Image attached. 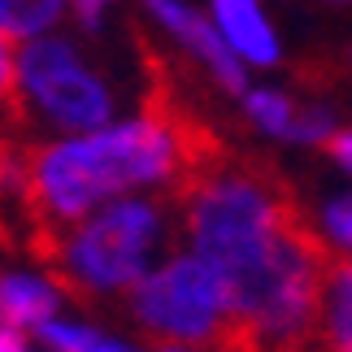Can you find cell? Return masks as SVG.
Listing matches in <instances>:
<instances>
[{
  "label": "cell",
  "instance_id": "1",
  "mask_svg": "<svg viewBox=\"0 0 352 352\" xmlns=\"http://www.w3.org/2000/svg\"><path fill=\"white\" fill-rule=\"evenodd\" d=\"M179 174H183V153L170 126H161L157 118L83 135L70 144L31 148V205H35L31 252L52 265L65 243V231L83 222L100 200L144 183H170L174 192Z\"/></svg>",
  "mask_w": 352,
  "mask_h": 352
},
{
  "label": "cell",
  "instance_id": "8",
  "mask_svg": "<svg viewBox=\"0 0 352 352\" xmlns=\"http://www.w3.org/2000/svg\"><path fill=\"white\" fill-rule=\"evenodd\" d=\"M57 314V292L39 278H0V322L5 327H39Z\"/></svg>",
  "mask_w": 352,
  "mask_h": 352
},
{
  "label": "cell",
  "instance_id": "7",
  "mask_svg": "<svg viewBox=\"0 0 352 352\" xmlns=\"http://www.w3.org/2000/svg\"><path fill=\"white\" fill-rule=\"evenodd\" d=\"M318 352H352V261L348 256H331L327 265Z\"/></svg>",
  "mask_w": 352,
  "mask_h": 352
},
{
  "label": "cell",
  "instance_id": "4",
  "mask_svg": "<svg viewBox=\"0 0 352 352\" xmlns=\"http://www.w3.org/2000/svg\"><path fill=\"white\" fill-rule=\"evenodd\" d=\"M18 83L44 109V118L65 131H96L113 113L109 87L65 39H31L18 57Z\"/></svg>",
  "mask_w": 352,
  "mask_h": 352
},
{
  "label": "cell",
  "instance_id": "15",
  "mask_svg": "<svg viewBox=\"0 0 352 352\" xmlns=\"http://www.w3.org/2000/svg\"><path fill=\"white\" fill-rule=\"evenodd\" d=\"M74 9H78V22H83L87 31H96V26H100V9H104V0H74Z\"/></svg>",
  "mask_w": 352,
  "mask_h": 352
},
{
  "label": "cell",
  "instance_id": "18",
  "mask_svg": "<svg viewBox=\"0 0 352 352\" xmlns=\"http://www.w3.org/2000/svg\"><path fill=\"white\" fill-rule=\"evenodd\" d=\"M157 352H187V348H179V344H161Z\"/></svg>",
  "mask_w": 352,
  "mask_h": 352
},
{
  "label": "cell",
  "instance_id": "13",
  "mask_svg": "<svg viewBox=\"0 0 352 352\" xmlns=\"http://www.w3.org/2000/svg\"><path fill=\"white\" fill-rule=\"evenodd\" d=\"M327 231H331V239L340 243V248L352 252V196H340V200L327 205Z\"/></svg>",
  "mask_w": 352,
  "mask_h": 352
},
{
  "label": "cell",
  "instance_id": "3",
  "mask_svg": "<svg viewBox=\"0 0 352 352\" xmlns=\"http://www.w3.org/2000/svg\"><path fill=\"white\" fill-rule=\"evenodd\" d=\"M131 309L144 331L179 344H205L209 352H222V344L231 340L222 283L200 256H174L131 283Z\"/></svg>",
  "mask_w": 352,
  "mask_h": 352
},
{
  "label": "cell",
  "instance_id": "17",
  "mask_svg": "<svg viewBox=\"0 0 352 352\" xmlns=\"http://www.w3.org/2000/svg\"><path fill=\"white\" fill-rule=\"evenodd\" d=\"M91 352H135V348H126V344H104V340H96V344H91Z\"/></svg>",
  "mask_w": 352,
  "mask_h": 352
},
{
  "label": "cell",
  "instance_id": "2",
  "mask_svg": "<svg viewBox=\"0 0 352 352\" xmlns=\"http://www.w3.org/2000/svg\"><path fill=\"white\" fill-rule=\"evenodd\" d=\"M170 192L161 200H113L96 218L74 222L52 261V283H61V292H70L74 300H87V292L140 283L170 239Z\"/></svg>",
  "mask_w": 352,
  "mask_h": 352
},
{
  "label": "cell",
  "instance_id": "12",
  "mask_svg": "<svg viewBox=\"0 0 352 352\" xmlns=\"http://www.w3.org/2000/svg\"><path fill=\"white\" fill-rule=\"evenodd\" d=\"M331 131H335V122L327 109H296V126H292L296 144H322Z\"/></svg>",
  "mask_w": 352,
  "mask_h": 352
},
{
  "label": "cell",
  "instance_id": "10",
  "mask_svg": "<svg viewBox=\"0 0 352 352\" xmlns=\"http://www.w3.org/2000/svg\"><path fill=\"white\" fill-rule=\"evenodd\" d=\"M243 109L252 113V122L261 126L265 135H278V140H292V126H296V104L278 91H248Z\"/></svg>",
  "mask_w": 352,
  "mask_h": 352
},
{
  "label": "cell",
  "instance_id": "14",
  "mask_svg": "<svg viewBox=\"0 0 352 352\" xmlns=\"http://www.w3.org/2000/svg\"><path fill=\"white\" fill-rule=\"evenodd\" d=\"M322 148H327V153L340 161V166L352 174V131H331L327 140H322Z\"/></svg>",
  "mask_w": 352,
  "mask_h": 352
},
{
  "label": "cell",
  "instance_id": "9",
  "mask_svg": "<svg viewBox=\"0 0 352 352\" xmlns=\"http://www.w3.org/2000/svg\"><path fill=\"white\" fill-rule=\"evenodd\" d=\"M65 0H0V31L5 35H39L61 18Z\"/></svg>",
  "mask_w": 352,
  "mask_h": 352
},
{
  "label": "cell",
  "instance_id": "5",
  "mask_svg": "<svg viewBox=\"0 0 352 352\" xmlns=\"http://www.w3.org/2000/svg\"><path fill=\"white\" fill-rule=\"evenodd\" d=\"M144 5L153 9L200 61L209 65V74L218 78L226 91H243V70H239V61H235V48L226 44V39H218V31H213L200 13H192L187 5H179V0H144Z\"/></svg>",
  "mask_w": 352,
  "mask_h": 352
},
{
  "label": "cell",
  "instance_id": "16",
  "mask_svg": "<svg viewBox=\"0 0 352 352\" xmlns=\"http://www.w3.org/2000/svg\"><path fill=\"white\" fill-rule=\"evenodd\" d=\"M0 352H26L18 327H5V322H0Z\"/></svg>",
  "mask_w": 352,
  "mask_h": 352
},
{
  "label": "cell",
  "instance_id": "6",
  "mask_svg": "<svg viewBox=\"0 0 352 352\" xmlns=\"http://www.w3.org/2000/svg\"><path fill=\"white\" fill-rule=\"evenodd\" d=\"M213 13H218L222 39L243 61H256V65H274L278 61L274 31H270V22L261 18L256 0H213Z\"/></svg>",
  "mask_w": 352,
  "mask_h": 352
},
{
  "label": "cell",
  "instance_id": "11",
  "mask_svg": "<svg viewBox=\"0 0 352 352\" xmlns=\"http://www.w3.org/2000/svg\"><path fill=\"white\" fill-rule=\"evenodd\" d=\"M39 335H44V344L52 352H91V344H96V331L87 327H70V322H39Z\"/></svg>",
  "mask_w": 352,
  "mask_h": 352
}]
</instances>
